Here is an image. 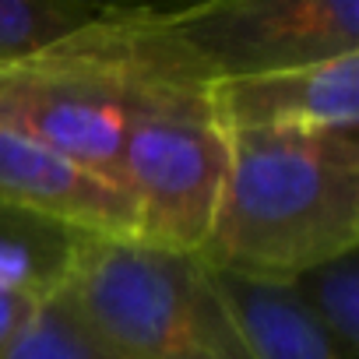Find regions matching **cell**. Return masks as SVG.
<instances>
[{"mask_svg":"<svg viewBox=\"0 0 359 359\" xmlns=\"http://www.w3.org/2000/svg\"><path fill=\"white\" fill-rule=\"evenodd\" d=\"M212 81L158 8H102L60 43L0 67V123L120 187V158L144 95Z\"/></svg>","mask_w":359,"mask_h":359,"instance_id":"obj_1","label":"cell"},{"mask_svg":"<svg viewBox=\"0 0 359 359\" xmlns=\"http://www.w3.org/2000/svg\"><path fill=\"white\" fill-rule=\"evenodd\" d=\"M201 250L219 271L292 282L359 247V127L240 130Z\"/></svg>","mask_w":359,"mask_h":359,"instance_id":"obj_2","label":"cell"},{"mask_svg":"<svg viewBox=\"0 0 359 359\" xmlns=\"http://www.w3.org/2000/svg\"><path fill=\"white\" fill-rule=\"evenodd\" d=\"M130 359H257L201 257L85 236L57 292Z\"/></svg>","mask_w":359,"mask_h":359,"instance_id":"obj_3","label":"cell"},{"mask_svg":"<svg viewBox=\"0 0 359 359\" xmlns=\"http://www.w3.org/2000/svg\"><path fill=\"white\" fill-rule=\"evenodd\" d=\"M233 137L215 113L208 81H169L144 95L120 158V191L134 208V240L201 257Z\"/></svg>","mask_w":359,"mask_h":359,"instance_id":"obj_4","label":"cell"},{"mask_svg":"<svg viewBox=\"0 0 359 359\" xmlns=\"http://www.w3.org/2000/svg\"><path fill=\"white\" fill-rule=\"evenodd\" d=\"M162 15L212 81L359 53L355 0H212Z\"/></svg>","mask_w":359,"mask_h":359,"instance_id":"obj_5","label":"cell"},{"mask_svg":"<svg viewBox=\"0 0 359 359\" xmlns=\"http://www.w3.org/2000/svg\"><path fill=\"white\" fill-rule=\"evenodd\" d=\"M212 102L229 134L240 130H355L359 53L212 85Z\"/></svg>","mask_w":359,"mask_h":359,"instance_id":"obj_6","label":"cell"},{"mask_svg":"<svg viewBox=\"0 0 359 359\" xmlns=\"http://www.w3.org/2000/svg\"><path fill=\"white\" fill-rule=\"evenodd\" d=\"M0 208L32 212L88 236L134 240V208L120 187L4 123H0Z\"/></svg>","mask_w":359,"mask_h":359,"instance_id":"obj_7","label":"cell"},{"mask_svg":"<svg viewBox=\"0 0 359 359\" xmlns=\"http://www.w3.org/2000/svg\"><path fill=\"white\" fill-rule=\"evenodd\" d=\"M212 278L257 359H345L313 320L292 282L212 268Z\"/></svg>","mask_w":359,"mask_h":359,"instance_id":"obj_8","label":"cell"},{"mask_svg":"<svg viewBox=\"0 0 359 359\" xmlns=\"http://www.w3.org/2000/svg\"><path fill=\"white\" fill-rule=\"evenodd\" d=\"M292 289L345 359H359V247L292 278Z\"/></svg>","mask_w":359,"mask_h":359,"instance_id":"obj_9","label":"cell"},{"mask_svg":"<svg viewBox=\"0 0 359 359\" xmlns=\"http://www.w3.org/2000/svg\"><path fill=\"white\" fill-rule=\"evenodd\" d=\"M99 11L81 0H0V67L60 43Z\"/></svg>","mask_w":359,"mask_h":359,"instance_id":"obj_10","label":"cell"},{"mask_svg":"<svg viewBox=\"0 0 359 359\" xmlns=\"http://www.w3.org/2000/svg\"><path fill=\"white\" fill-rule=\"evenodd\" d=\"M4 359H130L102 341L60 296H50Z\"/></svg>","mask_w":359,"mask_h":359,"instance_id":"obj_11","label":"cell"},{"mask_svg":"<svg viewBox=\"0 0 359 359\" xmlns=\"http://www.w3.org/2000/svg\"><path fill=\"white\" fill-rule=\"evenodd\" d=\"M43 303L46 299H36L29 292L0 285V359L11 352V345L22 338V331L32 324V317L39 313Z\"/></svg>","mask_w":359,"mask_h":359,"instance_id":"obj_12","label":"cell"}]
</instances>
